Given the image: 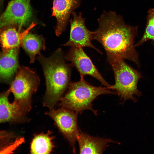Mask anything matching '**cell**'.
<instances>
[{
    "label": "cell",
    "mask_w": 154,
    "mask_h": 154,
    "mask_svg": "<svg viewBox=\"0 0 154 154\" xmlns=\"http://www.w3.org/2000/svg\"><path fill=\"white\" fill-rule=\"evenodd\" d=\"M98 21V27L93 31V39L101 44L106 55L129 60L139 66L134 44L137 27L127 25L121 15L112 11H104Z\"/></svg>",
    "instance_id": "6da1fadb"
},
{
    "label": "cell",
    "mask_w": 154,
    "mask_h": 154,
    "mask_svg": "<svg viewBox=\"0 0 154 154\" xmlns=\"http://www.w3.org/2000/svg\"><path fill=\"white\" fill-rule=\"evenodd\" d=\"M37 58L42 66L46 81L43 105L49 109L54 108L70 83L71 66L65 62L60 48L49 57L40 54Z\"/></svg>",
    "instance_id": "7a4b0ae2"
},
{
    "label": "cell",
    "mask_w": 154,
    "mask_h": 154,
    "mask_svg": "<svg viewBox=\"0 0 154 154\" xmlns=\"http://www.w3.org/2000/svg\"><path fill=\"white\" fill-rule=\"evenodd\" d=\"M116 94L106 87L93 86L80 78V81L70 82L68 88L59 102L63 107L81 114L85 110L91 111L95 115L97 111L93 109L92 103L99 96Z\"/></svg>",
    "instance_id": "3957f363"
},
{
    "label": "cell",
    "mask_w": 154,
    "mask_h": 154,
    "mask_svg": "<svg viewBox=\"0 0 154 154\" xmlns=\"http://www.w3.org/2000/svg\"><path fill=\"white\" fill-rule=\"evenodd\" d=\"M107 58L113 71L115 78V84L107 88L115 90L123 102L127 100L137 102L135 97L141 95L137 88L138 82L142 77L140 72L120 57L107 55Z\"/></svg>",
    "instance_id": "277c9868"
},
{
    "label": "cell",
    "mask_w": 154,
    "mask_h": 154,
    "mask_svg": "<svg viewBox=\"0 0 154 154\" xmlns=\"http://www.w3.org/2000/svg\"><path fill=\"white\" fill-rule=\"evenodd\" d=\"M37 74L30 68L20 67L9 89L13 94L14 101L20 106L25 114L32 107V97L37 91L40 83Z\"/></svg>",
    "instance_id": "5b68a950"
},
{
    "label": "cell",
    "mask_w": 154,
    "mask_h": 154,
    "mask_svg": "<svg viewBox=\"0 0 154 154\" xmlns=\"http://www.w3.org/2000/svg\"><path fill=\"white\" fill-rule=\"evenodd\" d=\"M46 114L53 120L60 132L69 143L73 152L75 153V143L79 132L77 124L78 114L61 107L57 109H50Z\"/></svg>",
    "instance_id": "8992f818"
},
{
    "label": "cell",
    "mask_w": 154,
    "mask_h": 154,
    "mask_svg": "<svg viewBox=\"0 0 154 154\" xmlns=\"http://www.w3.org/2000/svg\"><path fill=\"white\" fill-rule=\"evenodd\" d=\"M30 0H11L0 16V29L8 25L17 26L21 31L28 26L33 18Z\"/></svg>",
    "instance_id": "52a82bcc"
},
{
    "label": "cell",
    "mask_w": 154,
    "mask_h": 154,
    "mask_svg": "<svg viewBox=\"0 0 154 154\" xmlns=\"http://www.w3.org/2000/svg\"><path fill=\"white\" fill-rule=\"evenodd\" d=\"M81 47H71L64 57L79 72L80 78L85 75L95 78L107 88L110 85L104 79L90 58Z\"/></svg>",
    "instance_id": "ba28073f"
},
{
    "label": "cell",
    "mask_w": 154,
    "mask_h": 154,
    "mask_svg": "<svg viewBox=\"0 0 154 154\" xmlns=\"http://www.w3.org/2000/svg\"><path fill=\"white\" fill-rule=\"evenodd\" d=\"M73 16L69 21L70 24V33L68 41L63 46L71 47H89L96 50L99 53L101 52L92 43L93 40V31H90L86 27L85 18L82 13L77 14L75 11L72 14Z\"/></svg>",
    "instance_id": "9c48e42d"
},
{
    "label": "cell",
    "mask_w": 154,
    "mask_h": 154,
    "mask_svg": "<svg viewBox=\"0 0 154 154\" xmlns=\"http://www.w3.org/2000/svg\"><path fill=\"white\" fill-rule=\"evenodd\" d=\"M82 0H53L52 15L57 20L55 32L59 36L64 31L71 14L80 5Z\"/></svg>",
    "instance_id": "30bf717a"
},
{
    "label": "cell",
    "mask_w": 154,
    "mask_h": 154,
    "mask_svg": "<svg viewBox=\"0 0 154 154\" xmlns=\"http://www.w3.org/2000/svg\"><path fill=\"white\" fill-rule=\"evenodd\" d=\"M80 154H102L108 146V143H118L111 139L94 137L80 131L77 137Z\"/></svg>",
    "instance_id": "8fae6325"
},
{
    "label": "cell",
    "mask_w": 154,
    "mask_h": 154,
    "mask_svg": "<svg viewBox=\"0 0 154 154\" xmlns=\"http://www.w3.org/2000/svg\"><path fill=\"white\" fill-rule=\"evenodd\" d=\"M9 90L0 94V123L18 121H25V114L19 105L14 101L10 103L8 96Z\"/></svg>",
    "instance_id": "7c38bea8"
},
{
    "label": "cell",
    "mask_w": 154,
    "mask_h": 154,
    "mask_svg": "<svg viewBox=\"0 0 154 154\" xmlns=\"http://www.w3.org/2000/svg\"><path fill=\"white\" fill-rule=\"evenodd\" d=\"M36 25V23L33 22L21 32L13 27L0 29V43L3 52L21 46L23 38Z\"/></svg>",
    "instance_id": "4fadbf2b"
},
{
    "label": "cell",
    "mask_w": 154,
    "mask_h": 154,
    "mask_svg": "<svg viewBox=\"0 0 154 154\" xmlns=\"http://www.w3.org/2000/svg\"><path fill=\"white\" fill-rule=\"evenodd\" d=\"M19 48L3 52L0 55V78L4 80L11 78L18 67Z\"/></svg>",
    "instance_id": "5bb4252c"
},
{
    "label": "cell",
    "mask_w": 154,
    "mask_h": 154,
    "mask_svg": "<svg viewBox=\"0 0 154 154\" xmlns=\"http://www.w3.org/2000/svg\"><path fill=\"white\" fill-rule=\"evenodd\" d=\"M21 46L29 57L31 63L34 62L37 55L41 54V50L45 49L43 37L29 32L23 38Z\"/></svg>",
    "instance_id": "9a60e30c"
},
{
    "label": "cell",
    "mask_w": 154,
    "mask_h": 154,
    "mask_svg": "<svg viewBox=\"0 0 154 154\" xmlns=\"http://www.w3.org/2000/svg\"><path fill=\"white\" fill-rule=\"evenodd\" d=\"M52 132L42 133L35 135L31 144V154H49L52 152L54 145L52 142L53 137L50 136Z\"/></svg>",
    "instance_id": "2e32d148"
},
{
    "label": "cell",
    "mask_w": 154,
    "mask_h": 154,
    "mask_svg": "<svg viewBox=\"0 0 154 154\" xmlns=\"http://www.w3.org/2000/svg\"><path fill=\"white\" fill-rule=\"evenodd\" d=\"M147 14L145 32L141 39L135 44V46H141L149 40L154 41V9H149Z\"/></svg>",
    "instance_id": "e0dca14e"
},
{
    "label": "cell",
    "mask_w": 154,
    "mask_h": 154,
    "mask_svg": "<svg viewBox=\"0 0 154 154\" xmlns=\"http://www.w3.org/2000/svg\"><path fill=\"white\" fill-rule=\"evenodd\" d=\"M11 136L10 134L7 133L6 131L0 130V143L1 141L9 139Z\"/></svg>",
    "instance_id": "ac0fdd59"
},
{
    "label": "cell",
    "mask_w": 154,
    "mask_h": 154,
    "mask_svg": "<svg viewBox=\"0 0 154 154\" xmlns=\"http://www.w3.org/2000/svg\"><path fill=\"white\" fill-rule=\"evenodd\" d=\"M2 0H0V2L2 1Z\"/></svg>",
    "instance_id": "d6986e66"
}]
</instances>
